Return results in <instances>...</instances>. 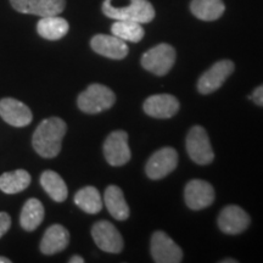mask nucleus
Listing matches in <instances>:
<instances>
[{"instance_id": "nucleus-1", "label": "nucleus", "mask_w": 263, "mask_h": 263, "mask_svg": "<svg viewBox=\"0 0 263 263\" xmlns=\"http://www.w3.org/2000/svg\"><path fill=\"white\" fill-rule=\"evenodd\" d=\"M67 126L59 117H50L42 121L32 137L33 149L44 159L57 157L61 151Z\"/></svg>"}, {"instance_id": "nucleus-2", "label": "nucleus", "mask_w": 263, "mask_h": 263, "mask_svg": "<svg viewBox=\"0 0 263 263\" xmlns=\"http://www.w3.org/2000/svg\"><path fill=\"white\" fill-rule=\"evenodd\" d=\"M120 4H115L112 0L103 3V12L107 17L123 21H134L139 24H149L155 17V9L149 0H117Z\"/></svg>"}, {"instance_id": "nucleus-3", "label": "nucleus", "mask_w": 263, "mask_h": 263, "mask_svg": "<svg viewBox=\"0 0 263 263\" xmlns=\"http://www.w3.org/2000/svg\"><path fill=\"white\" fill-rule=\"evenodd\" d=\"M116 95L106 85L94 83L82 91L77 99V105L85 114H100L114 106Z\"/></svg>"}, {"instance_id": "nucleus-4", "label": "nucleus", "mask_w": 263, "mask_h": 263, "mask_svg": "<svg viewBox=\"0 0 263 263\" xmlns=\"http://www.w3.org/2000/svg\"><path fill=\"white\" fill-rule=\"evenodd\" d=\"M176 62V50L172 45L161 43L150 50H147L141 58V66L146 71L156 76L168 73Z\"/></svg>"}, {"instance_id": "nucleus-5", "label": "nucleus", "mask_w": 263, "mask_h": 263, "mask_svg": "<svg viewBox=\"0 0 263 263\" xmlns=\"http://www.w3.org/2000/svg\"><path fill=\"white\" fill-rule=\"evenodd\" d=\"M186 151L190 159L197 164H209L215 159L211 143L205 128L195 126L186 136Z\"/></svg>"}, {"instance_id": "nucleus-6", "label": "nucleus", "mask_w": 263, "mask_h": 263, "mask_svg": "<svg viewBox=\"0 0 263 263\" xmlns=\"http://www.w3.org/2000/svg\"><path fill=\"white\" fill-rule=\"evenodd\" d=\"M178 164V154L173 147H162L153 154L146 162L145 172L150 179L157 180L168 176Z\"/></svg>"}, {"instance_id": "nucleus-7", "label": "nucleus", "mask_w": 263, "mask_h": 263, "mask_svg": "<svg viewBox=\"0 0 263 263\" xmlns=\"http://www.w3.org/2000/svg\"><path fill=\"white\" fill-rule=\"evenodd\" d=\"M104 156L107 163L118 167L130 160V149L128 145V134L124 130H115L104 143Z\"/></svg>"}, {"instance_id": "nucleus-8", "label": "nucleus", "mask_w": 263, "mask_h": 263, "mask_svg": "<svg viewBox=\"0 0 263 263\" xmlns=\"http://www.w3.org/2000/svg\"><path fill=\"white\" fill-rule=\"evenodd\" d=\"M150 250L156 263H179L183 259L182 249L163 232L154 233Z\"/></svg>"}, {"instance_id": "nucleus-9", "label": "nucleus", "mask_w": 263, "mask_h": 263, "mask_svg": "<svg viewBox=\"0 0 263 263\" xmlns=\"http://www.w3.org/2000/svg\"><path fill=\"white\" fill-rule=\"evenodd\" d=\"M91 236L99 249L110 254H120L123 249V239L112 223L97 222L91 228Z\"/></svg>"}, {"instance_id": "nucleus-10", "label": "nucleus", "mask_w": 263, "mask_h": 263, "mask_svg": "<svg viewBox=\"0 0 263 263\" xmlns=\"http://www.w3.org/2000/svg\"><path fill=\"white\" fill-rule=\"evenodd\" d=\"M234 71V64L230 60L216 62L210 70L203 73L197 81V89L201 94H211L222 87L227 78Z\"/></svg>"}, {"instance_id": "nucleus-11", "label": "nucleus", "mask_w": 263, "mask_h": 263, "mask_svg": "<svg viewBox=\"0 0 263 263\" xmlns=\"http://www.w3.org/2000/svg\"><path fill=\"white\" fill-rule=\"evenodd\" d=\"M184 199L189 209L202 210L215 201V189L210 183L201 179H193L186 184Z\"/></svg>"}, {"instance_id": "nucleus-12", "label": "nucleus", "mask_w": 263, "mask_h": 263, "mask_svg": "<svg viewBox=\"0 0 263 263\" xmlns=\"http://www.w3.org/2000/svg\"><path fill=\"white\" fill-rule=\"evenodd\" d=\"M12 8L21 14L55 16L64 11L66 0H10Z\"/></svg>"}, {"instance_id": "nucleus-13", "label": "nucleus", "mask_w": 263, "mask_h": 263, "mask_svg": "<svg viewBox=\"0 0 263 263\" xmlns=\"http://www.w3.org/2000/svg\"><path fill=\"white\" fill-rule=\"evenodd\" d=\"M0 117L14 127H26L33 120L32 111L27 105L12 98L0 100Z\"/></svg>"}, {"instance_id": "nucleus-14", "label": "nucleus", "mask_w": 263, "mask_h": 263, "mask_svg": "<svg viewBox=\"0 0 263 263\" xmlns=\"http://www.w3.org/2000/svg\"><path fill=\"white\" fill-rule=\"evenodd\" d=\"M218 226L226 234H240L250 226V216L241 207L235 205L227 206L219 213Z\"/></svg>"}, {"instance_id": "nucleus-15", "label": "nucleus", "mask_w": 263, "mask_h": 263, "mask_svg": "<svg viewBox=\"0 0 263 263\" xmlns=\"http://www.w3.org/2000/svg\"><path fill=\"white\" fill-rule=\"evenodd\" d=\"M90 47L97 54L101 55V57L112 59V60H122L128 54V47L126 42L114 34L94 35L90 41Z\"/></svg>"}, {"instance_id": "nucleus-16", "label": "nucleus", "mask_w": 263, "mask_h": 263, "mask_svg": "<svg viewBox=\"0 0 263 263\" xmlns=\"http://www.w3.org/2000/svg\"><path fill=\"white\" fill-rule=\"evenodd\" d=\"M144 111L146 115L155 118H171L178 112L179 101L171 94H159L149 97L144 103Z\"/></svg>"}, {"instance_id": "nucleus-17", "label": "nucleus", "mask_w": 263, "mask_h": 263, "mask_svg": "<svg viewBox=\"0 0 263 263\" xmlns=\"http://www.w3.org/2000/svg\"><path fill=\"white\" fill-rule=\"evenodd\" d=\"M70 242V233L60 224H54L45 230L41 241V251L44 255H55L64 251Z\"/></svg>"}, {"instance_id": "nucleus-18", "label": "nucleus", "mask_w": 263, "mask_h": 263, "mask_svg": "<svg viewBox=\"0 0 263 263\" xmlns=\"http://www.w3.org/2000/svg\"><path fill=\"white\" fill-rule=\"evenodd\" d=\"M70 25L65 18L55 16L42 17L37 24V32L42 38L48 41H59L68 33Z\"/></svg>"}, {"instance_id": "nucleus-19", "label": "nucleus", "mask_w": 263, "mask_h": 263, "mask_svg": "<svg viewBox=\"0 0 263 263\" xmlns=\"http://www.w3.org/2000/svg\"><path fill=\"white\" fill-rule=\"evenodd\" d=\"M104 201L107 211L114 218L118 221H126L129 217V207H128L123 192L116 185L107 186L104 194Z\"/></svg>"}, {"instance_id": "nucleus-20", "label": "nucleus", "mask_w": 263, "mask_h": 263, "mask_svg": "<svg viewBox=\"0 0 263 263\" xmlns=\"http://www.w3.org/2000/svg\"><path fill=\"white\" fill-rule=\"evenodd\" d=\"M44 219V206L38 199H29L22 207L20 224L26 232H33L42 224Z\"/></svg>"}, {"instance_id": "nucleus-21", "label": "nucleus", "mask_w": 263, "mask_h": 263, "mask_svg": "<svg viewBox=\"0 0 263 263\" xmlns=\"http://www.w3.org/2000/svg\"><path fill=\"white\" fill-rule=\"evenodd\" d=\"M41 185L54 201L64 202L67 199L68 190L65 180L54 171H44L41 176Z\"/></svg>"}, {"instance_id": "nucleus-22", "label": "nucleus", "mask_w": 263, "mask_h": 263, "mask_svg": "<svg viewBox=\"0 0 263 263\" xmlns=\"http://www.w3.org/2000/svg\"><path fill=\"white\" fill-rule=\"evenodd\" d=\"M31 184V176L27 171L16 170L0 176V190L5 194H17L26 190Z\"/></svg>"}, {"instance_id": "nucleus-23", "label": "nucleus", "mask_w": 263, "mask_h": 263, "mask_svg": "<svg viewBox=\"0 0 263 263\" xmlns=\"http://www.w3.org/2000/svg\"><path fill=\"white\" fill-rule=\"evenodd\" d=\"M190 10L199 20L215 21L223 15L226 6L222 0H193Z\"/></svg>"}, {"instance_id": "nucleus-24", "label": "nucleus", "mask_w": 263, "mask_h": 263, "mask_svg": "<svg viewBox=\"0 0 263 263\" xmlns=\"http://www.w3.org/2000/svg\"><path fill=\"white\" fill-rule=\"evenodd\" d=\"M74 203L83 210L84 212L95 215L103 209V200L100 197V193L94 186H84L78 190L74 195Z\"/></svg>"}, {"instance_id": "nucleus-25", "label": "nucleus", "mask_w": 263, "mask_h": 263, "mask_svg": "<svg viewBox=\"0 0 263 263\" xmlns=\"http://www.w3.org/2000/svg\"><path fill=\"white\" fill-rule=\"evenodd\" d=\"M111 32L114 35L121 38L124 42L138 43L144 38V28L141 24L134 21H123V20H117L115 24L111 26Z\"/></svg>"}, {"instance_id": "nucleus-26", "label": "nucleus", "mask_w": 263, "mask_h": 263, "mask_svg": "<svg viewBox=\"0 0 263 263\" xmlns=\"http://www.w3.org/2000/svg\"><path fill=\"white\" fill-rule=\"evenodd\" d=\"M11 227V218L6 212H0V238L4 236Z\"/></svg>"}, {"instance_id": "nucleus-27", "label": "nucleus", "mask_w": 263, "mask_h": 263, "mask_svg": "<svg viewBox=\"0 0 263 263\" xmlns=\"http://www.w3.org/2000/svg\"><path fill=\"white\" fill-rule=\"evenodd\" d=\"M249 99L250 100H254V103L259 105V106H263V84L256 88L254 93H252V95H250Z\"/></svg>"}, {"instance_id": "nucleus-28", "label": "nucleus", "mask_w": 263, "mask_h": 263, "mask_svg": "<svg viewBox=\"0 0 263 263\" xmlns=\"http://www.w3.org/2000/svg\"><path fill=\"white\" fill-rule=\"evenodd\" d=\"M70 263H83L84 258L81 257V256H72V257L68 259Z\"/></svg>"}, {"instance_id": "nucleus-29", "label": "nucleus", "mask_w": 263, "mask_h": 263, "mask_svg": "<svg viewBox=\"0 0 263 263\" xmlns=\"http://www.w3.org/2000/svg\"><path fill=\"white\" fill-rule=\"evenodd\" d=\"M0 263H11V259L6 258V257H3V256H0Z\"/></svg>"}, {"instance_id": "nucleus-30", "label": "nucleus", "mask_w": 263, "mask_h": 263, "mask_svg": "<svg viewBox=\"0 0 263 263\" xmlns=\"http://www.w3.org/2000/svg\"><path fill=\"white\" fill-rule=\"evenodd\" d=\"M236 262H238L236 259H229V258L223 259V261H222V263H236Z\"/></svg>"}]
</instances>
